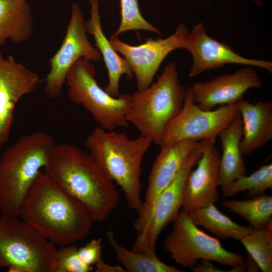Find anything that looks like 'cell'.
Wrapping results in <instances>:
<instances>
[{"instance_id":"1","label":"cell","mask_w":272,"mask_h":272,"mask_svg":"<svg viewBox=\"0 0 272 272\" xmlns=\"http://www.w3.org/2000/svg\"><path fill=\"white\" fill-rule=\"evenodd\" d=\"M19 217L60 246L86 238L94 222L87 209L43 170L33 184Z\"/></svg>"},{"instance_id":"2","label":"cell","mask_w":272,"mask_h":272,"mask_svg":"<svg viewBox=\"0 0 272 272\" xmlns=\"http://www.w3.org/2000/svg\"><path fill=\"white\" fill-rule=\"evenodd\" d=\"M43 171L87 209L94 222H104L119 204L115 183L89 153L75 145L55 144Z\"/></svg>"},{"instance_id":"3","label":"cell","mask_w":272,"mask_h":272,"mask_svg":"<svg viewBox=\"0 0 272 272\" xmlns=\"http://www.w3.org/2000/svg\"><path fill=\"white\" fill-rule=\"evenodd\" d=\"M152 141L142 135L132 139L124 133L96 127L85 146L89 153L109 178L122 191L128 207L142 206V163Z\"/></svg>"},{"instance_id":"4","label":"cell","mask_w":272,"mask_h":272,"mask_svg":"<svg viewBox=\"0 0 272 272\" xmlns=\"http://www.w3.org/2000/svg\"><path fill=\"white\" fill-rule=\"evenodd\" d=\"M53 138L43 131L20 137L0 156L1 215L20 217L23 204L38 174L46 167Z\"/></svg>"},{"instance_id":"5","label":"cell","mask_w":272,"mask_h":272,"mask_svg":"<svg viewBox=\"0 0 272 272\" xmlns=\"http://www.w3.org/2000/svg\"><path fill=\"white\" fill-rule=\"evenodd\" d=\"M186 91L180 84L176 64L170 62L155 83L131 95L126 120L141 135L159 146L166 127L183 106Z\"/></svg>"},{"instance_id":"6","label":"cell","mask_w":272,"mask_h":272,"mask_svg":"<svg viewBox=\"0 0 272 272\" xmlns=\"http://www.w3.org/2000/svg\"><path fill=\"white\" fill-rule=\"evenodd\" d=\"M55 245L19 217H0V268L10 272H55Z\"/></svg>"},{"instance_id":"7","label":"cell","mask_w":272,"mask_h":272,"mask_svg":"<svg viewBox=\"0 0 272 272\" xmlns=\"http://www.w3.org/2000/svg\"><path fill=\"white\" fill-rule=\"evenodd\" d=\"M96 75V69L91 61L81 58L76 61L65 80L70 99L82 106L104 129L128 127L129 123L126 116L131 96L128 94L111 96L99 85Z\"/></svg>"},{"instance_id":"8","label":"cell","mask_w":272,"mask_h":272,"mask_svg":"<svg viewBox=\"0 0 272 272\" xmlns=\"http://www.w3.org/2000/svg\"><path fill=\"white\" fill-rule=\"evenodd\" d=\"M164 247L176 263L191 269L199 260H209L231 267L245 264L242 254L224 248L218 239L199 229L188 214L182 210L173 222Z\"/></svg>"},{"instance_id":"9","label":"cell","mask_w":272,"mask_h":272,"mask_svg":"<svg viewBox=\"0 0 272 272\" xmlns=\"http://www.w3.org/2000/svg\"><path fill=\"white\" fill-rule=\"evenodd\" d=\"M239 113L238 102L211 110L201 109L194 101L189 87L183 106L166 127L159 147L182 140H216Z\"/></svg>"},{"instance_id":"10","label":"cell","mask_w":272,"mask_h":272,"mask_svg":"<svg viewBox=\"0 0 272 272\" xmlns=\"http://www.w3.org/2000/svg\"><path fill=\"white\" fill-rule=\"evenodd\" d=\"M85 23L79 5L74 3L65 36L49 60L50 70L45 79V91L50 98L60 96L70 69L79 59L97 62L102 57L98 49L88 39Z\"/></svg>"},{"instance_id":"11","label":"cell","mask_w":272,"mask_h":272,"mask_svg":"<svg viewBox=\"0 0 272 272\" xmlns=\"http://www.w3.org/2000/svg\"><path fill=\"white\" fill-rule=\"evenodd\" d=\"M188 31L183 24L165 38H149L138 45H131L111 35L109 41L115 50L128 62L135 76L138 91L152 84L153 79L167 55L177 49H184Z\"/></svg>"},{"instance_id":"12","label":"cell","mask_w":272,"mask_h":272,"mask_svg":"<svg viewBox=\"0 0 272 272\" xmlns=\"http://www.w3.org/2000/svg\"><path fill=\"white\" fill-rule=\"evenodd\" d=\"M200 141L182 140L160 148L148 180L144 201L134 222L136 241L143 237L155 202L160 193L171 182L192 151Z\"/></svg>"},{"instance_id":"13","label":"cell","mask_w":272,"mask_h":272,"mask_svg":"<svg viewBox=\"0 0 272 272\" xmlns=\"http://www.w3.org/2000/svg\"><path fill=\"white\" fill-rule=\"evenodd\" d=\"M202 144L192 151L171 182L160 193L153 207L143 238L134 242L136 251L155 250L158 237L163 230L177 218L182 208L185 184L190 171L201 157Z\"/></svg>"},{"instance_id":"14","label":"cell","mask_w":272,"mask_h":272,"mask_svg":"<svg viewBox=\"0 0 272 272\" xmlns=\"http://www.w3.org/2000/svg\"><path fill=\"white\" fill-rule=\"evenodd\" d=\"M184 49L192 56V63L188 75L190 78L227 64L258 67L272 73L271 61L240 55L226 43L210 36L202 23L197 24L188 32Z\"/></svg>"},{"instance_id":"15","label":"cell","mask_w":272,"mask_h":272,"mask_svg":"<svg viewBox=\"0 0 272 272\" xmlns=\"http://www.w3.org/2000/svg\"><path fill=\"white\" fill-rule=\"evenodd\" d=\"M40 83L35 73L0 50V150L10 137L14 110L19 101L33 92Z\"/></svg>"},{"instance_id":"16","label":"cell","mask_w":272,"mask_h":272,"mask_svg":"<svg viewBox=\"0 0 272 272\" xmlns=\"http://www.w3.org/2000/svg\"><path fill=\"white\" fill-rule=\"evenodd\" d=\"M262 82L251 66L244 67L232 74H224L205 82H197L189 89L201 109L211 110L217 106L236 103L243 99L249 89L258 88Z\"/></svg>"},{"instance_id":"17","label":"cell","mask_w":272,"mask_h":272,"mask_svg":"<svg viewBox=\"0 0 272 272\" xmlns=\"http://www.w3.org/2000/svg\"><path fill=\"white\" fill-rule=\"evenodd\" d=\"M202 151L185 184L181 210L187 213L215 203L218 199L220 154L216 140L201 141Z\"/></svg>"},{"instance_id":"18","label":"cell","mask_w":272,"mask_h":272,"mask_svg":"<svg viewBox=\"0 0 272 272\" xmlns=\"http://www.w3.org/2000/svg\"><path fill=\"white\" fill-rule=\"evenodd\" d=\"M89 2L90 18L85 23L86 31L93 36L95 47L103 57L107 69L108 82L104 90L111 96L118 97L121 77L125 75L128 79H131L133 73L127 61L118 54L103 32L99 0H89Z\"/></svg>"},{"instance_id":"19","label":"cell","mask_w":272,"mask_h":272,"mask_svg":"<svg viewBox=\"0 0 272 272\" xmlns=\"http://www.w3.org/2000/svg\"><path fill=\"white\" fill-rule=\"evenodd\" d=\"M238 104L242 123L241 150L243 155H248L272 139V102L251 103L243 99Z\"/></svg>"},{"instance_id":"20","label":"cell","mask_w":272,"mask_h":272,"mask_svg":"<svg viewBox=\"0 0 272 272\" xmlns=\"http://www.w3.org/2000/svg\"><path fill=\"white\" fill-rule=\"evenodd\" d=\"M242 133V123L239 113L218 135L222 149L219 179L222 190L233 181L246 175V166L240 147Z\"/></svg>"},{"instance_id":"21","label":"cell","mask_w":272,"mask_h":272,"mask_svg":"<svg viewBox=\"0 0 272 272\" xmlns=\"http://www.w3.org/2000/svg\"><path fill=\"white\" fill-rule=\"evenodd\" d=\"M33 31V19L27 0H0V48L9 39L26 41Z\"/></svg>"},{"instance_id":"22","label":"cell","mask_w":272,"mask_h":272,"mask_svg":"<svg viewBox=\"0 0 272 272\" xmlns=\"http://www.w3.org/2000/svg\"><path fill=\"white\" fill-rule=\"evenodd\" d=\"M107 239L118 260L127 272H181V269L161 261L155 250L136 251L121 245L115 239L113 232L108 231Z\"/></svg>"},{"instance_id":"23","label":"cell","mask_w":272,"mask_h":272,"mask_svg":"<svg viewBox=\"0 0 272 272\" xmlns=\"http://www.w3.org/2000/svg\"><path fill=\"white\" fill-rule=\"evenodd\" d=\"M193 222L222 239L232 238L240 241L250 233L251 226H243L233 221L217 209L215 203L195 209L188 213Z\"/></svg>"},{"instance_id":"24","label":"cell","mask_w":272,"mask_h":272,"mask_svg":"<svg viewBox=\"0 0 272 272\" xmlns=\"http://www.w3.org/2000/svg\"><path fill=\"white\" fill-rule=\"evenodd\" d=\"M224 207L245 219L253 228L272 222V196L265 194L248 200L226 199Z\"/></svg>"},{"instance_id":"25","label":"cell","mask_w":272,"mask_h":272,"mask_svg":"<svg viewBox=\"0 0 272 272\" xmlns=\"http://www.w3.org/2000/svg\"><path fill=\"white\" fill-rule=\"evenodd\" d=\"M240 241L262 271H272V222L253 228Z\"/></svg>"},{"instance_id":"26","label":"cell","mask_w":272,"mask_h":272,"mask_svg":"<svg viewBox=\"0 0 272 272\" xmlns=\"http://www.w3.org/2000/svg\"><path fill=\"white\" fill-rule=\"evenodd\" d=\"M272 188V164L261 166L251 175H246L237 179L222 190L224 197L234 195L241 191H247L249 197L253 198L264 194Z\"/></svg>"},{"instance_id":"27","label":"cell","mask_w":272,"mask_h":272,"mask_svg":"<svg viewBox=\"0 0 272 272\" xmlns=\"http://www.w3.org/2000/svg\"><path fill=\"white\" fill-rule=\"evenodd\" d=\"M121 20L120 25L112 35L117 37L122 33L133 30H145L162 34L161 30L148 22L142 16L139 0H120Z\"/></svg>"},{"instance_id":"28","label":"cell","mask_w":272,"mask_h":272,"mask_svg":"<svg viewBox=\"0 0 272 272\" xmlns=\"http://www.w3.org/2000/svg\"><path fill=\"white\" fill-rule=\"evenodd\" d=\"M93 266L84 264L80 259L78 248L71 244L57 250L55 272H89Z\"/></svg>"},{"instance_id":"29","label":"cell","mask_w":272,"mask_h":272,"mask_svg":"<svg viewBox=\"0 0 272 272\" xmlns=\"http://www.w3.org/2000/svg\"><path fill=\"white\" fill-rule=\"evenodd\" d=\"M102 243L101 238H94L78 248L80 260L88 266H93V265H95L102 259Z\"/></svg>"},{"instance_id":"30","label":"cell","mask_w":272,"mask_h":272,"mask_svg":"<svg viewBox=\"0 0 272 272\" xmlns=\"http://www.w3.org/2000/svg\"><path fill=\"white\" fill-rule=\"evenodd\" d=\"M200 262L197 264L191 269L194 272H223L225 271L215 266L212 261L209 260H201Z\"/></svg>"},{"instance_id":"31","label":"cell","mask_w":272,"mask_h":272,"mask_svg":"<svg viewBox=\"0 0 272 272\" xmlns=\"http://www.w3.org/2000/svg\"><path fill=\"white\" fill-rule=\"evenodd\" d=\"M96 272H124V268L118 264L111 265L104 261L102 259L96 264Z\"/></svg>"},{"instance_id":"32","label":"cell","mask_w":272,"mask_h":272,"mask_svg":"<svg viewBox=\"0 0 272 272\" xmlns=\"http://www.w3.org/2000/svg\"><path fill=\"white\" fill-rule=\"evenodd\" d=\"M256 4L259 6L262 5V2L261 0H253Z\"/></svg>"}]
</instances>
